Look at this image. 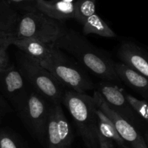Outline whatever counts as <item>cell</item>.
I'll list each match as a JSON object with an SVG mask.
<instances>
[{"label":"cell","instance_id":"cell-4","mask_svg":"<svg viewBox=\"0 0 148 148\" xmlns=\"http://www.w3.org/2000/svg\"><path fill=\"white\" fill-rule=\"evenodd\" d=\"M39 62L70 90L87 94V91L95 89V84L85 69L56 46L48 57Z\"/></svg>","mask_w":148,"mask_h":148},{"label":"cell","instance_id":"cell-7","mask_svg":"<svg viewBox=\"0 0 148 148\" xmlns=\"http://www.w3.org/2000/svg\"><path fill=\"white\" fill-rule=\"evenodd\" d=\"M25 81L17 67L10 65L0 71V89L3 96L10 102L17 113L24 107L30 96V91Z\"/></svg>","mask_w":148,"mask_h":148},{"label":"cell","instance_id":"cell-3","mask_svg":"<svg viewBox=\"0 0 148 148\" xmlns=\"http://www.w3.org/2000/svg\"><path fill=\"white\" fill-rule=\"evenodd\" d=\"M17 68L33 91L52 104H62L66 87L42 66L38 60L19 50L16 55Z\"/></svg>","mask_w":148,"mask_h":148},{"label":"cell","instance_id":"cell-16","mask_svg":"<svg viewBox=\"0 0 148 148\" xmlns=\"http://www.w3.org/2000/svg\"><path fill=\"white\" fill-rule=\"evenodd\" d=\"M98 136L100 148H114L115 146L112 139L113 123L98 107Z\"/></svg>","mask_w":148,"mask_h":148},{"label":"cell","instance_id":"cell-9","mask_svg":"<svg viewBox=\"0 0 148 148\" xmlns=\"http://www.w3.org/2000/svg\"><path fill=\"white\" fill-rule=\"evenodd\" d=\"M73 139V131L62 104H52L48 123L47 148H71Z\"/></svg>","mask_w":148,"mask_h":148},{"label":"cell","instance_id":"cell-11","mask_svg":"<svg viewBox=\"0 0 148 148\" xmlns=\"http://www.w3.org/2000/svg\"><path fill=\"white\" fill-rule=\"evenodd\" d=\"M121 62L148 78V52L130 41L122 42L118 49Z\"/></svg>","mask_w":148,"mask_h":148},{"label":"cell","instance_id":"cell-20","mask_svg":"<svg viewBox=\"0 0 148 148\" xmlns=\"http://www.w3.org/2000/svg\"><path fill=\"white\" fill-rule=\"evenodd\" d=\"M13 36H0V71L10 65L7 49L12 45Z\"/></svg>","mask_w":148,"mask_h":148},{"label":"cell","instance_id":"cell-15","mask_svg":"<svg viewBox=\"0 0 148 148\" xmlns=\"http://www.w3.org/2000/svg\"><path fill=\"white\" fill-rule=\"evenodd\" d=\"M20 16L7 1H0V36L14 37Z\"/></svg>","mask_w":148,"mask_h":148},{"label":"cell","instance_id":"cell-22","mask_svg":"<svg viewBox=\"0 0 148 148\" xmlns=\"http://www.w3.org/2000/svg\"><path fill=\"white\" fill-rule=\"evenodd\" d=\"M0 148H22L17 139L5 132L0 133Z\"/></svg>","mask_w":148,"mask_h":148},{"label":"cell","instance_id":"cell-17","mask_svg":"<svg viewBox=\"0 0 148 148\" xmlns=\"http://www.w3.org/2000/svg\"><path fill=\"white\" fill-rule=\"evenodd\" d=\"M82 26V31L85 35L96 34L106 38L116 36L111 28L96 13L88 17Z\"/></svg>","mask_w":148,"mask_h":148},{"label":"cell","instance_id":"cell-5","mask_svg":"<svg viewBox=\"0 0 148 148\" xmlns=\"http://www.w3.org/2000/svg\"><path fill=\"white\" fill-rule=\"evenodd\" d=\"M66 29L62 22L51 18L36 10L20 14L14 37L33 39L43 43L54 44Z\"/></svg>","mask_w":148,"mask_h":148},{"label":"cell","instance_id":"cell-12","mask_svg":"<svg viewBox=\"0 0 148 148\" xmlns=\"http://www.w3.org/2000/svg\"><path fill=\"white\" fill-rule=\"evenodd\" d=\"M77 0H37L36 8L59 21L75 19V4Z\"/></svg>","mask_w":148,"mask_h":148},{"label":"cell","instance_id":"cell-19","mask_svg":"<svg viewBox=\"0 0 148 148\" xmlns=\"http://www.w3.org/2000/svg\"><path fill=\"white\" fill-rule=\"evenodd\" d=\"M129 103L140 118L148 124V102L136 98L130 94H125Z\"/></svg>","mask_w":148,"mask_h":148},{"label":"cell","instance_id":"cell-1","mask_svg":"<svg viewBox=\"0 0 148 148\" xmlns=\"http://www.w3.org/2000/svg\"><path fill=\"white\" fill-rule=\"evenodd\" d=\"M53 45L72 56L82 68L103 81L121 82L112 59L77 31L66 28L64 34Z\"/></svg>","mask_w":148,"mask_h":148},{"label":"cell","instance_id":"cell-23","mask_svg":"<svg viewBox=\"0 0 148 148\" xmlns=\"http://www.w3.org/2000/svg\"><path fill=\"white\" fill-rule=\"evenodd\" d=\"M10 111H11V107L8 104L7 99L3 95L0 94V120Z\"/></svg>","mask_w":148,"mask_h":148},{"label":"cell","instance_id":"cell-21","mask_svg":"<svg viewBox=\"0 0 148 148\" xmlns=\"http://www.w3.org/2000/svg\"><path fill=\"white\" fill-rule=\"evenodd\" d=\"M20 14L37 10V0H4Z\"/></svg>","mask_w":148,"mask_h":148},{"label":"cell","instance_id":"cell-25","mask_svg":"<svg viewBox=\"0 0 148 148\" xmlns=\"http://www.w3.org/2000/svg\"><path fill=\"white\" fill-rule=\"evenodd\" d=\"M0 1H2V0H0Z\"/></svg>","mask_w":148,"mask_h":148},{"label":"cell","instance_id":"cell-24","mask_svg":"<svg viewBox=\"0 0 148 148\" xmlns=\"http://www.w3.org/2000/svg\"><path fill=\"white\" fill-rule=\"evenodd\" d=\"M144 137H145V142H146V143H147V148H148V131H146L145 133Z\"/></svg>","mask_w":148,"mask_h":148},{"label":"cell","instance_id":"cell-14","mask_svg":"<svg viewBox=\"0 0 148 148\" xmlns=\"http://www.w3.org/2000/svg\"><path fill=\"white\" fill-rule=\"evenodd\" d=\"M12 45L18 48L19 50L28 56L40 61L49 56L54 49L53 44L43 43L33 39H17L13 37Z\"/></svg>","mask_w":148,"mask_h":148},{"label":"cell","instance_id":"cell-2","mask_svg":"<svg viewBox=\"0 0 148 148\" xmlns=\"http://www.w3.org/2000/svg\"><path fill=\"white\" fill-rule=\"evenodd\" d=\"M62 104L69 111L78 133L88 148H100L97 105L92 96L66 90Z\"/></svg>","mask_w":148,"mask_h":148},{"label":"cell","instance_id":"cell-13","mask_svg":"<svg viewBox=\"0 0 148 148\" xmlns=\"http://www.w3.org/2000/svg\"><path fill=\"white\" fill-rule=\"evenodd\" d=\"M115 70L121 81L148 100V78L122 62H115Z\"/></svg>","mask_w":148,"mask_h":148},{"label":"cell","instance_id":"cell-10","mask_svg":"<svg viewBox=\"0 0 148 148\" xmlns=\"http://www.w3.org/2000/svg\"><path fill=\"white\" fill-rule=\"evenodd\" d=\"M98 91H100L106 101L123 118L127 120L137 129H140L143 120L135 113L129 103L125 94L112 82L101 80L97 85Z\"/></svg>","mask_w":148,"mask_h":148},{"label":"cell","instance_id":"cell-6","mask_svg":"<svg viewBox=\"0 0 148 148\" xmlns=\"http://www.w3.org/2000/svg\"><path fill=\"white\" fill-rule=\"evenodd\" d=\"M51 104L43 96L32 91L25 105L17 113L30 133L46 144Z\"/></svg>","mask_w":148,"mask_h":148},{"label":"cell","instance_id":"cell-18","mask_svg":"<svg viewBox=\"0 0 148 148\" xmlns=\"http://www.w3.org/2000/svg\"><path fill=\"white\" fill-rule=\"evenodd\" d=\"M96 0H77L75 4V19L83 25L87 19L95 14Z\"/></svg>","mask_w":148,"mask_h":148},{"label":"cell","instance_id":"cell-8","mask_svg":"<svg viewBox=\"0 0 148 148\" xmlns=\"http://www.w3.org/2000/svg\"><path fill=\"white\" fill-rule=\"evenodd\" d=\"M92 97L97 107L113 122L116 131L129 148H147L145 137L139 129L116 113L99 91H94Z\"/></svg>","mask_w":148,"mask_h":148}]
</instances>
